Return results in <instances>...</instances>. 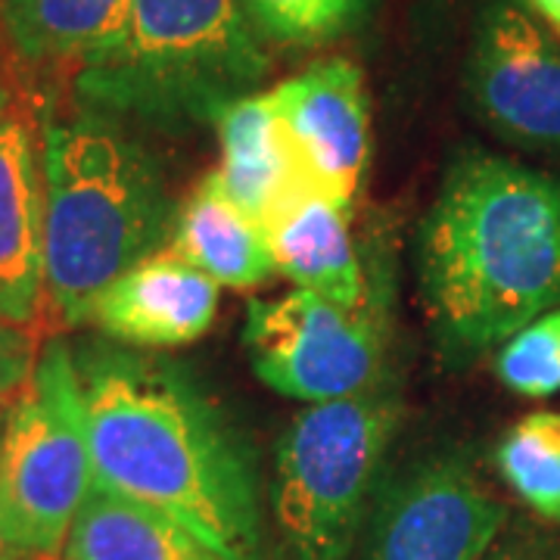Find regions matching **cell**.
Here are the masks:
<instances>
[{
	"label": "cell",
	"mask_w": 560,
	"mask_h": 560,
	"mask_svg": "<svg viewBox=\"0 0 560 560\" xmlns=\"http://www.w3.org/2000/svg\"><path fill=\"white\" fill-rule=\"evenodd\" d=\"M212 125L221 143V165L212 175L219 178L221 190L253 219L265 224L278 206L308 187L268 94H246L234 101Z\"/></svg>",
	"instance_id": "cell-14"
},
{
	"label": "cell",
	"mask_w": 560,
	"mask_h": 560,
	"mask_svg": "<svg viewBox=\"0 0 560 560\" xmlns=\"http://www.w3.org/2000/svg\"><path fill=\"white\" fill-rule=\"evenodd\" d=\"M79 364L94 486L184 526L224 560H265L259 467L180 364L125 346Z\"/></svg>",
	"instance_id": "cell-1"
},
{
	"label": "cell",
	"mask_w": 560,
	"mask_h": 560,
	"mask_svg": "<svg viewBox=\"0 0 560 560\" xmlns=\"http://www.w3.org/2000/svg\"><path fill=\"white\" fill-rule=\"evenodd\" d=\"M492 560H523V558H514V555H501V558H492Z\"/></svg>",
	"instance_id": "cell-24"
},
{
	"label": "cell",
	"mask_w": 560,
	"mask_h": 560,
	"mask_svg": "<svg viewBox=\"0 0 560 560\" xmlns=\"http://www.w3.org/2000/svg\"><path fill=\"white\" fill-rule=\"evenodd\" d=\"M44 305V172L40 131L16 106H0V320L38 327Z\"/></svg>",
	"instance_id": "cell-11"
},
{
	"label": "cell",
	"mask_w": 560,
	"mask_h": 560,
	"mask_svg": "<svg viewBox=\"0 0 560 560\" xmlns=\"http://www.w3.org/2000/svg\"><path fill=\"white\" fill-rule=\"evenodd\" d=\"M62 560H224L184 526L156 511L91 489L66 541Z\"/></svg>",
	"instance_id": "cell-17"
},
{
	"label": "cell",
	"mask_w": 560,
	"mask_h": 560,
	"mask_svg": "<svg viewBox=\"0 0 560 560\" xmlns=\"http://www.w3.org/2000/svg\"><path fill=\"white\" fill-rule=\"evenodd\" d=\"M504 508L452 458L423 460L383 489L361 560H482Z\"/></svg>",
	"instance_id": "cell-9"
},
{
	"label": "cell",
	"mask_w": 560,
	"mask_h": 560,
	"mask_svg": "<svg viewBox=\"0 0 560 560\" xmlns=\"http://www.w3.org/2000/svg\"><path fill=\"white\" fill-rule=\"evenodd\" d=\"M40 352L38 330L0 320V401L16 396L35 371Z\"/></svg>",
	"instance_id": "cell-21"
},
{
	"label": "cell",
	"mask_w": 560,
	"mask_h": 560,
	"mask_svg": "<svg viewBox=\"0 0 560 560\" xmlns=\"http://www.w3.org/2000/svg\"><path fill=\"white\" fill-rule=\"evenodd\" d=\"M529 3L539 10V16H545V22L560 35V0H529Z\"/></svg>",
	"instance_id": "cell-22"
},
{
	"label": "cell",
	"mask_w": 560,
	"mask_h": 560,
	"mask_svg": "<svg viewBox=\"0 0 560 560\" xmlns=\"http://www.w3.org/2000/svg\"><path fill=\"white\" fill-rule=\"evenodd\" d=\"M467 94L508 140L560 147V44L514 0L482 10L467 54Z\"/></svg>",
	"instance_id": "cell-8"
},
{
	"label": "cell",
	"mask_w": 560,
	"mask_h": 560,
	"mask_svg": "<svg viewBox=\"0 0 560 560\" xmlns=\"http://www.w3.org/2000/svg\"><path fill=\"white\" fill-rule=\"evenodd\" d=\"M0 560H28L22 555L20 548H16V541L10 539V533H7V526L0 521Z\"/></svg>",
	"instance_id": "cell-23"
},
{
	"label": "cell",
	"mask_w": 560,
	"mask_h": 560,
	"mask_svg": "<svg viewBox=\"0 0 560 560\" xmlns=\"http://www.w3.org/2000/svg\"><path fill=\"white\" fill-rule=\"evenodd\" d=\"M3 103H7V101H3V88H0V106H3Z\"/></svg>",
	"instance_id": "cell-25"
},
{
	"label": "cell",
	"mask_w": 560,
	"mask_h": 560,
	"mask_svg": "<svg viewBox=\"0 0 560 560\" xmlns=\"http://www.w3.org/2000/svg\"><path fill=\"white\" fill-rule=\"evenodd\" d=\"M0 430H3V427H0Z\"/></svg>",
	"instance_id": "cell-26"
},
{
	"label": "cell",
	"mask_w": 560,
	"mask_h": 560,
	"mask_svg": "<svg viewBox=\"0 0 560 560\" xmlns=\"http://www.w3.org/2000/svg\"><path fill=\"white\" fill-rule=\"evenodd\" d=\"M243 0H128L125 16L72 72L75 109L119 125H209L256 94L268 50Z\"/></svg>",
	"instance_id": "cell-4"
},
{
	"label": "cell",
	"mask_w": 560,
	"mask_h": 560,
	"mask_svg": "<svg viewBox=\"0 0 560 560\" xmlns=\"http://www.w3.org/2000/svg\"><path fill=\"white\" fill-rule=\"evenodd\" d=\"M495 374L511 393L526 399L560 393V308L526 324L501 346Z\"/></svg>",
	"instance_id": "cell-20"
},
{
	"label": "cell",
	"mask_w": 560,
	"mask_h": 560,
	"mask_svg": "<svg viewBox=\"0 0 560 560\" xmlns=\"http://www.w3.org/2000/svg\"><path fill=\"white\" fill-rule=\"evenodd\" d=\"M215 315L219 283L175 249H160L103 290L88 324L121 346L172 349L200 340Z\"/></svg>",
	"instance_id": "cell-12"
},
{
	"label": "cell",
	"mask_w": 560,
	"mask_h": 560,
	"mask_svg": "<svg viewBox=\"0 0 560 560\" xmlns=\"http://www.w3.org/2000/svg\"><path fill=\"white\" fill-rule=\"evenodd\" d=\"M399 427V396L374 383L349 399L308 405L278 445L275 517L296 560H346L368 495Z\"/></svg>",
	"instance_id": "cell-5"
},
{
	"label": "cell",
	"mask_w": 560,
	"mask_h": 560,
	"mask_svg": "<svg viewBox=\"0 0 560 560\" xmlns=\"http://www.w3.org/2000/svg\"><path fill=\"white\" fill-rule=\"evenodd\" d=\"M420 302L452 361L504 346L560 305V178L464 153L420 221Z\"/></svg>",
	"instance_id": "cell-2"
},
{
	"label": "cell",
	"mask_w": 560,
	"mask_h": 560,
	"mask_svg": "<svg viewBox=\"0 0 560 560\" xmlns=\"http://www.w3.org/2000/svg\"><path fill=\"white\" fill-rule=\"evenodd\" d=\"M259 35L280 47H320L355 32L371 0H243Z\"/></svg>",
	"instance_id": "cell-19"
},
{
	"label": "cell",
	"mask_w": 560,
	"mask_h": 560,
	"mask_svg": "<svg viewBox=\"0 0 560 560\" xmlns=\"http://www.w3.org/2000/svg\"><path fill=\"white\" fill-rule=\"evenodd\" d=\"M128 0H0V38L32 72H75L125 16Z\"/></svg>",
	"instance_id": "cell-16"
},
{
	"label": "cell",
	"mask_w": 560,
	"mask_h": 560,
	"mask_svg": "<svg viewBox=\"0 0 560 560\" xmlns=\"http://www.w3.org/2000/svg\"><path fill=\"white\" fill-rule=\"evenodd\" d=\"M91 489L75 352L66 340H47L0 430V521L28 560H62Z\"/></svg>",
	"instance_id": "cell-6"
},
{
	"label": "cell",
	"mask_w": 560,
	"mask_h": 560,
	"mask_svg": "<svg viewBox=\"0 0 560 560\" xmlns=\"http://www.w3.org/2000/svg\"><path fill=\"white\" fill-rule=\"evenodd\" d=\"M275 271L296 290L355 308L368 296L359 249L349 231V212L318 190L302 187L265 219Z\"/></svg>",
	"instance_id": "cell-13"
},
{
	"label": "cell",
	"mask_w": 560,
	"mask_h": 560,
	"mask_svg": "<svg viewBox=\"0 0 560 560\" xmlns=\"http://www.w3.org/2000/svg\"><path fill=\"white\" fill-rule=\"evenodd\" d=\"M40 172L44 305L62 327H81L113 280L168 249L178 209L131 128L88 109L44 121Z\"/></svg>",
	"instance_id": "cell-3"
},
{
	"label": "cell",
	"mask_w": 560,
	"mask_h": 560,
	"mask_svg": "<svg viewBox=\"0 0 560 560\" xmlns=\"http://www.w3.org/2000/svg\"><path fill=\"white\" fill-rule=\"evenodd\" d=\"M386 342V308L371 290L355 308L305 290L246 302L243 346L256 377L305 405L349 399L381 383Z\"/></svg>",
	"instance_id": "cell-7"
},
{
	"label": "cell",
	"mask_w": 560,
	"mask_h": 560,
	"mask_svg": "<svg viewBox=\"0 0 560 560\" xmlns=\"http://www.w3.org/2000/svg\"><path fill=\"white\" fill-rule=\"evenodd\" d=\"M268 97L308 187L349 212L371 153V109L359 62L324 57L280 81Z\"/></svg>",
	"instance_id": "cell-10"
},
{
	"label": "cell",
	"mask_w": 560,
	"mask_h": 560,
	"mask_svg": "<svg viewBox=\"0 0 560 560\" xmlns=\"http://www.w3.org/2000/svg\"><path fill=\"white\" fill-rule=\"evenodd\" d=\"M499 470L541 517L560 521V411H536L504 436Z\"/></svg>",
	"instance_id": "cell-18"
},
{
	"label": "cell",
	"mask_w": 560,
	"mask_h": 560,
	"mask_svg": "<svg viewBox=\"0 0 560 560\" xmlns=\"http://www.w3.org/2000/svg\"><path fill=\"white\" fill-rule=\"evenodd\" d=\"M168 249L231 290H253L278 275L261 221L243 212L215 175H206L184 200Z\"/></svg>",
	"instance_id": "cell-15"
}]
</instances>
